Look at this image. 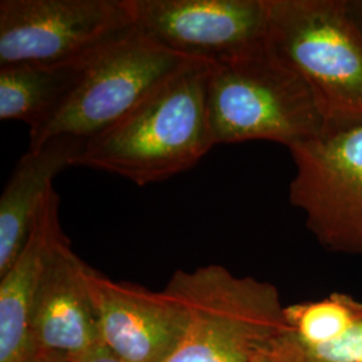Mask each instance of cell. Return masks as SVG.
Wrapping results in <instances>:
<instances>
[{"mask_svg": "<svg viewBox=\"0 0 362 362\" xmlns=\"http://www.w3.org/2000/svg\"><path fill=\"white\" fill-rule=\"evenodd\" d=\"M132 8L141 37L209 65L267 40V0H132Z\"/></svg>", "mask_w": 362, "mask_h": 362, "instance_id": "cell-8", "label": "cell"}, {"mask_svg": "<svg viewBox=\"0 0 362 362\" xmlns=\"http://www.w3.org/2000/svg\"><path fill=\"white\" fill-rule=\"evenodd\" d=\"M209 64L192 61L113 127L86 140L73 167L137 185L180 175L215 146L207 113Z\"/></svg>", "mask_w": 362, "mask_h": 362, "instance_id": "cell-1", "label": "cell"}, {"mask_svg": "<svg viewBox=\"0 0 362 362\" xmlns=\"http://www.w3.org/2000/svg\"><path fill=\"white\" fill-rule=\"evenodd\" d=\"M34 362H73L71 358L62 353H54V351H42L39 353Z\"/></svg>", "mask_w": 362, "mask_h": 362, "instance_id": "cell-17", "label": "cell"}, {"mask_svg": "<svg viewBox=\"0 0 362 362\" xmlns=\"http://www.w3.org/2000/svg\"><path fill=\"white\" fill-rule=\"evenodd\" d=\"M88 62L0 66V118L22 121L30 136L37 133L64 106Z\"/></svg>", "mask_w": 362, "mask_h": 362, "instance_id": "cell-13", "label": "cell"}, {"mask_svg": "<svg viewBox=\"0 0 362 362\" xmlns=\"http://www.w3.org/2000/svg\"><path fill=\"white\" fill-rule=\"evenodd\" d=\"M250 362H302L297 349L285 332L259 350Z\"/></svg>", "mask_w": 362, "mask_h": 362, "instance_id": "cell-15", "label": "cell"}, {"mask_svg": "<svg viewBox=\"0 0 362 362\" xmlns=\"http://www.w3.org/2000/svg\"><path fill=\"white\" fill-rule=\"evenodd\" d=\"M133 31L132 0H1L0 66L83 64Z\"/></svg>", "mask_w": 362, "mask_h": 362, "instance_id": "cell-6", "label": "cell"}, {"mask_svg": "<svg viewBox=\"0 0 362 362\" xmlns=\"http://www.w3.org/2000/svg\"><path fill=\"white\" fill-rule=\"evenodd\" d=\"M349 4L351 11L356 16H362V1H349ZM360 27L362 28V25H360Z\"/></svg>", "mask_w": 362, "mask_h": 362, "instance_id": "cell-18", "label": "cell"}, {"mask_svg": "<svg viewBox=\"0 0 362 362\" xmlns=\"http://www.w3.org/2000/svg\"><path fill=\"white\" fill-rule=\"evenodd\" d=\"M89 264L66 236L52 248L33 308V334L39 353L54 351L71 360L101 345Z\"/></svg>", "mask_w": 362, "mask_h": 362, "instance_id": "cell-10", "label": "cell"}, {"mask_svg": "<svg viewBox=\"0 0 362 362\" xmlns=\"http://www.w3.org/2000/svg\"><path fill=\"white\" fill-rule=\"evenodd\" d=\"M85 143L71 136L55 137L28 148L16 163L0 197V275L26 245L40 209L54 191V179L73 167Z\"/></svg>", "mask_w": 362, "mask_h": 362, "instance_id": "cell-12", "label": "cell"}, {"mask_svg": "<svg viewBox=\"0 0 362 362\" xmlns=\"http://www.w3.org/2000/svg\"><path fill=\"white\" fill-rule=\"evenodd\" d=\"M189 62L133 31L91 58L59 112L30 136L28 148L61 136L86 141L103 133Z\"/></svg>", "mask_w": 362, "mask_h": 362, "instance_id": "cell-5", "label": "cell"}, {"mask_svg": "<svg viewBox=\"0 0 362 362\" xmlns=\"http://www.w3.org/2000/svg\"><path fill=\"white\" fill-rule=\"evenodd\" d=\"M88 281L105 346L124 362H167L185 332V311L164 288L116 282L89 267Z\"/></svg>", "mask_w": 362, "mask_h": 362, "instance_id": "cell-9", "label": "cell"}, {"mask_svg": "<svg viewBox=\"0 0 362 362\" xmlns=\"http://www.w3.org/2000/svg\"><path fill=\"white\" fill-rule=\"evenodd\" d=\"M294 346L302 362H362V310L333 341L310 349Z\"/></svg>", "mask_w": 362, "mask_h": 362, "instance_id": "cell-14", "label": "cell"}, {"mask_svg": "<svg viewBox=\"0 0 362 362\" xmlns=\"http://www.w3.org/2000/svg\"><path fill=\"white\" fill-rule=\"evenodd\" d=\"M267 43L309 86L326 130L362 125V28L344 0H267Z\"/></svg>", "mask_w": 362, "mask_h": 362, "instance_id": "cell-3", "label": "cell"}, {"mask_svg": "<svg viewBox=\"0 0 362 362\" xmlns=\"http://www.w3.org/2000/svg\"><path fill=\"white\" fill-rule=\"evenodd\" d=\"M290 153V203L321 246L362 258V125L326 130Z\"/></svg>", "mask_w": 362, "mask_h": 362, "instance_id": "cell-7", "label": "cell"}, {"mask_svg": "<svg viewBox=\"0 0 362 362\" xmlns=\"http://www.w3.org/2000/svg\"><path fill=\"white\" fill-rule=\"evenodd\" d=\"M73 362H124L119 357H117L113 351L107 349L104 344L95 346L94 349L89 350L88 353L82 354L81 357L71 360Z\"/></svg>", "mask_w": 362, "mask_h": 362, "instance_id": "cell-16", "label": "cell"}, {"mask_svg": "<svg viewBox=\"0 0 362 362\" xmlns=\"http://www.w3.org/2000/svg\"><path fill=\"white\" fill-rule=\"evenodd\" d=\"M55 189L39 212L26 245L0 275V362H34L38 350L33 334V308L47 260L65 236Z\"/></svg>", "mask_w": 362, "mask_h": 362, "instance_id": "cell-11", "label": "cell"}, {"mask_svg": "<svg viewBox=\"0 0 362 362\" xmlns=\"http://www.w3.org/2000/svg\"><path fill=\"white\" fill-rule=\"evenodd\" d=\"M206 98L215 146L263 140L290 151L326 132L309 86L267 40L209 66Z\"/></svg>", "mask_w": 362, "mask_h": 362, "instance_id": "cell-2", "label": "cell"}, {"mask_svg": "<svg viewBox=\"0 0 362 362\" xmlns=\"http://www.w3.org/2000/svg\"><path fill=\"white\" fill-rule=\"evenodd\" d=\"M185 311V332L167 362H250L286 329L275 286L220 264L177 270L165 287Z\"/></svg>", "mask_w": 362, "mask_h": 362, "instance_id": "cell-4", "label": "cell"}]
</instances>
